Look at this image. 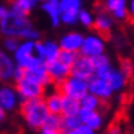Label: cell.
I'll list each match as a JSON object with an SVG mask.
<instances>
[{"label": "cell", "instance_id": "6da1fadb", "mask_svg": "<svg viewBox=\"0 0 134 134\" xmlns=\"http://www.w3.org/2000/svg\"><path fill=\"white\" fill-rule=\"evenodd\" d=\"M0 33L4 37H16L19 40H40L41 34L37 29H34L29 15L19 14L16 11L8 8L7 14L0 21Z\"/></svg>", "mask_w": 134, "mask_h": 134}, {"label": "cell", "instance_id": "7a4b0ae2", "mask_svg": "<svg viewBox=\"0 0 134 134\" xmlns=\"http://www.w3.org/2000/svg\"><path fill=\"white\" fill-rule=\"evenodd\" d=\"M21 118L30 130H40L44 126V122L48 116V109L45 105L44 97L21 101L19 104Z\"/></svg>", "mask_w": 134, "mask_h": 134}, {"label": "cell", "instance_id": "3957f363", "mask_svg": "<svg viewBox=\"0 0 134 134\" xmlns=\"http://www.w3.org/2000/svg\"><path fill=\"white\" fill-rule=\"evenodd\" d=\"M13 59L15 64L22 67L23 70L34 67L41 63H45L44 51H42V41L21 40V44L14 52Z\"/></svg>", "mask_w": 134, "mask_h": 134}, {"label": "cell", "instance_id": "277c9868", "mask_svg": "<svg viewBox=\"0 0 134 134\" xmlns=\"http://www.w3.org/2000/svg\"><path fill=\"white\" fill-rule=\"evenodd\" d=\"M14 86L16 89L21 101L44 97L45 96V90H47V88L44 86V85H41L38 82L30 80V78H27L25 75H23L21 80H18Z\"/></svg>", "mask_w": 134, "mask_h": 134}, {"label": "cell", "instance_id": "5b68a950", "mask_svg": "<svg viewBox=\"0 0 134 134\" xmlns=\"http://www.w3.org/2000/svg\"><path fill=\"white\" fill-rule=\"evenodd\" d=\"M55 88H58L59 92L64 96H70L80 100L83 94L88 93V80L70 74L64 81H62Z\"/></svg>", "mask_w": 134, "mask_h": 134}, {"label": "cell", "instance_id": "8992f818", "mask_svg": "<svg viewBox=\"0 0 134 134\" xmlns=\"http://www.w3.org/2000/svg\"><path fill=\"white\" fill-rule=\"evenodd\" d=\"M112 26H114V22H112L111 14L101 5V7L97 10V14L93 19L92 29L99 36H101L105 41H108L112 37Z\"/></svg>", "mask_w": 134, "mask_h": 134}, {"label": "cell", "instance_id": "52a82bcc", "mask_svg": "<svg viewBox=\"0 0 134 134\" xmlns=\"http://www.w3.org/2000/svg\"><path fill=\"white\" fill-rule=\"evenodd\" d=\"M82 8V0H60V22L64 25H75L78 22V14Z\"/></svg>", "mask_w": 134, "mask_h": 134}, {"label": "cell", "instance_id": "ba28073f", "mask_svg": "<svg viewBox=\"0 0 134 134\" xmlns=\"http://www.w3.org/2000/svg\"><path fill=\"white\" fill-rule=\"evenodd\" d=\"M88 92L103 101H109L114 96V90L109 86L108 81L99 75H92L88 80Z\"/></svg>", "mask_w": 134, "mask_h": 134}, {"label": "cell", "instance_id": "9c48e42d", "mask_svg": "<svg viewBox=\"0 0 134 134\" xmlns=\"http://www.w3.org/2000/svg\"><path fill=\"white\" fill-rule=\"evenodd\" d=\"M104 51H105V40L99 34H89L86 37H83V42L78 53L92 59L97 55L104 53Z\"/></svg>", "mask_w": 134, "mask_h": 134}, {"label": "cell", "instance_id": "30bf717a", "mask_svg": "<svg viewBox=\"0 0 134 134\" xmlns=\"http://www.w3.org/2000/svg\"><path fill=\"white\" fill-rule=\"evenodd\" d=\"M21 99L18 96L15 86L8 83L0 85V107L4 109V112H13L16 108H19Z\"/></svg>", "mask_w": 134, "mask_h": 134}, {"label": "cell", "instance_id": "8fae6325", "mask_svg": "<svg viewBox=\"0 0 134 134\" xmlns=\"http://www.w3.org/2000/svg\"><path fill=\"white\" fill-rule=\"evenodd\" d=\"M47 71H48V75L51 78V82L53 86H58V85L64 81L67 77L71 74V67L67 66L64 63H62L59 59H55L51 60V62H47Z\"/></svg>", "mask_w": 134, "mask_h": 134}, {"label": "cell", "instance_id": "7c38bea8", "mask_svg": "<svg viewBox=\"0 0 134 134\" xmlns=\"http://www.w3.org/2000/svg\"><path fill=\"white\" fill-rule=\"evenodd\" d=\"M104 78L108 81L109 86H111L112 90H114V93L123 92V90L129 86V83L131 82L129 78L120 71L119 67L116 69V67H114V66H111V69L107 71V74L104 75Z\"/></svg>", "mask_w": 134, "mask_h": 134}, {"label": "cell", "instance_id": "4fadbf2b", "mask_svg": "<svg viewBox=\"0 0 134 134\" xmlns=\"http://www.w3.org/2000/svg\"><path fill=\"white\" fill-rule=\"evenodd\" d=\"M71 74L85 78V80H89L92 75H94V67L92 63V59L78 53L77 59L74 60V63L71 66Z\"/></svg>", "mask_w": 134, "mask_h": 134}, {"label": "cell", "instance_id": "5bb4252c", "mask_svg": "<svg viewBox=\"0 0 134 134\" xmlns=\"http://www.w3.org/2000/svg\"><path fill=\"white\" fill-rule=\"evenodd\" d=\"M78 115H80L81 123L92 127V129L96 130V131L101 130L103 126H104V114H103L101 111L81 108L80 112H78Z\"/></svg>", "mask_w": 134, "mask_h": 134}, {"label": "cell", "instance_id": "9a60e30c", "mask_svg": "<svg viewBox=\"0 0 134 134\" xmlns=\"http://www.w3.org/2000/svg\"><path fill=\"white\" fill-rule=\"evenodd\" d=\"M15 62L8 55V52L0 51V82L13 81V74L15 70Z\"/></svg>", "mask_w": 134, "mask_h": 134}, {"label": "cell", "instance_id": "2e32d148", "mask_svg": "<svg viewBox=\"0 0 134 134\" xmlns=\"http://www.w3.org/2000/svg\"><path fill=\"white\" fill-rule=\"evenodd\" d=\"M83 42V36L78 32H70L62 36L59 40V47L60 49L64 51H71V52H80L81 45Z\"/></svg>", "mask_w": 134, "mask_h": 134}, {"label": "cell", "instance_id": "e0dca14e", "mask_svg": "<svg viewBox=\"0 0 134 134\" xmlns=\"http://www.w3.org/2000/svg\"><path fill=\"white\" fill-rule=\"evenodd\" d=\"M25 77H27L30 80H33V81L38 82L41 85H44L45 88L53 86L52 82H51V78L48 75L45 63H41V64H37L34 67H30V69H26L25 70Z\"/></svg>", "mask_w": 134, "mask_h": 134}, {"label": "cell", "instance_id": "ac0fdd59", "mask_svg": "<svg viewBox=\"0 0 134 134\" xmlns=\"http://www.w3.org/2000/svg\"><path fill=\"white\" fill-rule=\"evenodd\" d=\"M44 101L47 109L49 114H58L62 115V101H63V94L58 90V88H55L52 92L47 93V96H44Z\"/></svg>", "mask_w": 134, "mask_h": 134}, {"label": "cell", "instance_id": "d6986e66", "mask_svg": "<svg viewBox=\"0 0 134 134\" xmlns=\"http://www.w3.org/2000/svg\"><path fill=\"white\" fill-rule=\"evenodd\" d=\"M40 7H41L42 11H44V14L48 15V18H49V21H51V25L53 27H58L60 25L59 4L53 3V2H47V0H44V2L40 3Z\"/></svg>", "mask_w": 134, "mask_h": 134}, {"label": "cell", "instance_id": "ffe728a7", "mask_svg": "<svg viewBox=\"0 0 134 134\" xmlns=\"http://www.w3.org/2000/svg\"><path fill=\"white\" fill-rule=\"evenodd\" d=\"M80 104L81 108H86V109H97V111H104V108H107L108 101H103L100 100L99 97H96L92 93H86L83 94L81 99H80Z\"/></svg>", "mask_w": 134, "mask_h": 134}, {"label": "cell", "instance_id": "44dd1931", "mask_svg": "<svg viewBox=\"0 0 134 134\" xmlns=\"http://www.w3.org/2000/svg\"><path fill=\"white\" fill-rule=\"evenodd\" d=\"M92 63H93V67H94V75H99V77H103L107 74V71L111 69V60L107 56L105 53H101V55H97V56L92 58Z\"/></svg>", "mask_w": 134, "mask_h": 134}, {"label": "cell", "instance_id": "7402d4cb", "mask_svg": "<svg viewBox=\"0 0 134 134\" xmlns=\"http://www.w3.org/2000/svg\"><path fill=\"white\" fill-rule=\"evenodd\" d=\"M127 2L129 0H115L111 10H109V14L116 21H127L129 14H127Z\"/></svg>", "mask_w": 134, "mask_h": 134}, {"label": "cell", "instance_id": "603a6c76", "mask_svg": "<svg viewBox=\"0 0 134 134\" xmlns=\"http://www.w3.org/2000/svg\"><path fill=\"white\" fill-rule=\"evenodd\" d=\"M81 109L80 100L74 99L70 96L63 94V101H62V115H77Z\"/></svg>", "mask_w": 134, "mask_h": 134}, {"label": "cell", "instance_id": "cb8c5ba5", "mask_svg": "<svg viewBox=\"0 0 134 134\" xmlns=\"http://www.w3.org/2000/svg\"><path fill=\"white\" fill-rule=\"evenodd\" d=\"M42 51H44V60L47 62H51L58 58V55L60 52V47L59 42H55L52 40H47L42 41Z\"/></svg>", "mask_w": 134, "mask_h": 134}, {"label": "cell", "instance_id": "d4e9b609", "mask_svg": "<svg viewBox=\"0 0 134 134\" xmlns=\"http://www.w3.org/2000/svg\"><path fill=\"white\" fill-rule=\"evenodd\" d=\"M81 125L80 115H62V130L69 131Z\"/></svg>", "mask_w": 134, "mask_h": 134}, {"label": "cell", "instance_id": "484cf974", "mask_svg": "<svg viewBox=\"0 0 134 134\" xmlns=\"http://www.w3.org/2000/svg\"><path fill=\"white\" fill-rule=\"evenodd\" d=\"M119 69L123 74L129 78L131 81L133 80V75H134V66L131 63L130 59H126V58H119Z\"/></svg>", "mask_w": 134, "mask_h": 134}, {"label": "cell", "instance_id": "4316f807", "mask_svg": "<svg viewBox=\"0 0 134 134\" xmlns=\"http://www.w3.org/2000/svg\"><path fill=\"white\" fill-rule=\"evenodd\" d=\"M78 56V52H71V51H64V49H60L59 55H58V58L62 63L67 64V66H72V63H74V60L77 59Z\"/></svg>", "mask_w": 134, "mask_h": 134}, {"label": "cell", "instance_id": "83f0119b", "mask_svg": "<svg viewBox=\"0 0 134 134\" xmlns=\"http://www.w3.org/2000/svg\"><path fill=\"white\" fill-rule=\"evenodd\" d=\"M93 19H94V16L92 15V13H89L88 10H83V8L80 10V14H78V22H80L82 26L92 27Z\"/></svg>", "mask_w": 134, "mask_h": 134}, {"label": "cell", "instance_id": "f1b7e54d", "mask_svg": "<svg viewBox=\"0 0 134 134\" xmlns=\"http://www.w3.org/2000/svg\"><path fill=\"white\" fill-rule=\"evenodd\" d=\"M44 126L52 127V129H60L62 130V115L58 114H48V116L44 122Z\"/></svg>", "mask_w": 134, "mask_h": 134}, {"label": "cell", "instance_id": "f546056e", "mask_svg": "<svg viewBox=\"0 0 134 134\" xmlns=\"http://www.w3.org/2000/svg\"><path fill=\"white\" fill-rule=\"evenodd\" d=\"M19 44H21V40L16 37H4V41H3V47L5 52L8 53H14L16 51V48L19 47Z\"/></svg>", "mask_w": 134, "mask_h": 134}, {"label": "cell", "instance_id": "4dcf8cb0", "mask_svg": "<svg viewBox=\"0 0 134 134\" xmlns=\"http://www.w3.org/2000/svg\"><path fill=\"white\" fill-rule=\"evenodd\" d=\"M63 134H96V130H93L92 127H89L86 125L81 123L78 127L72 130H69V131H63Z\"/></svg>", "mask_w": 134, "mask_h": 134}, {"label": "cell", "instance_id": "1f68e13d", "mask_svg": "<svg viewBox=\"0 0 134 134\" xmlns=\"http://www.w3.org/2000/svg\"><path fill=\"white\" fill-rule=\"evenodd\" d=\"M104 134H123V127H122L119 122H114V123H111L107 127Z\"/></svg>", "mask_w": 134, "mask_h": 134}, {"label": "cell", "instance_id": "d6a6232c", "mask_svg": "<svg viewBox=\"0 0 134 134\" xmlns=\"http://www.w3.org/2000/svg\"><path fill=\"white\" fill-rule=\"evenodd\" d=\"M127 14H129L127 21L134 25V0H129L127 2Z\"/></svg>", "mask_w": 134, "mask_h": 134}, {"label": "cell", "instance_id": "836d02e7", "mask_svg": "<svg viewBox=\"0 0 134 134\" xmlns=\"http://www.w3.org/2000/svg\"><path fill=\"white\" fill-rule=\"evenodd\" d=\"M38 131H40V134H63V130L52 129V127H47V126H42Z\"/></svg>", "mask_w": 134, "mask_h": 134}, {"label": "cell", "instance_id": "e575fe53", "mask_svg": "<svg viewBox=\"0 0 134 134\" xmlns=\"http://www.w3.org/2000/svg\"><path fill=\"white\" fill-rule=\"evenodd\" d=\"M7 11H8V8L5 7V5H2V4H0V21H2L3 16L7 14Z\"/></svg>", "mask_w": 134, "mask_h": 134}, {"label": "cell", "instance_id": "d590c367", "mask_svg": "<svg viewBox=\"0 0 134 134\" xmlns=\"http://www.w3.org/2000/svg\"><path fill=\"white\" fill-rule=\"evenodd\" d=\"M4 119H5V112H4V109H3L2 107H0V126L3 125Z\"/></svg>", "mask_w": 134, "mask_h": 134}, {"label": "cell", "instance_id": "8d00e7d4", "mask_svg": "<svg viewBox=\"0 0 134 134\" xmlns=\"http://www.w3.org/2000/svg\"><path fill=\"white\" fill-rule=\"evenodd\" d=\"M30 2H33V3L36 4V5H37V4H40V3L42 2V0H30Z\"/></svg>", "mask_w": 134, "mask_h": 134}, {"label": "cell", "instance_id": "74e56055", "mask_svg": "<svg viewBox=\"0 0 134 134\" xmlns=\"http://www.w3.org/2000/svg\"><path fill=\"white\" fill-rule=\"evenodd\" d=\"M133 134H134V131H133Z\"/></svg>", "mask_w": 134, "mask_h": 134}]
</instances>
